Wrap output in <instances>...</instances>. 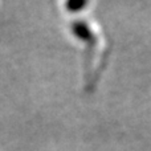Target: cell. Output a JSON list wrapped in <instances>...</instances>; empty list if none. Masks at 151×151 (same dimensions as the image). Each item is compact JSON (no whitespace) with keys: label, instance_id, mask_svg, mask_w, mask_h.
Instances as JSON below:
<instances>
[{"label":"cell","instance_id":"obj_1","mask_svg":"<svg viewBox=\"0 0 151 151\" xmlns=\"http://www.w3.org/2000/svg\"><path fill=\"white\" fill-rule=\"evenodd\" d=\"M72 29H73L76 36L80 37L81 40H85V41H89V42H93V40H96L93 32L89 29L88 24H85V23H74L73 25H72Z\"/></svg>","mask_w":151,"mask_h":151},{"label":"cell","instance_id":"obj_2","mask_svg":"<svg viewBox=\"0 0 151 151\" xmlns=\"http://www.w3.org/2000/svg\"><path fill=\"white\" fill-rule=\"evenodd\" d=\"M85 5H86V3H69L68 7L73 8V11H74L77 7H85Z\"/></svg>","mask_w":151,"mask_h":151}]
</instances>
